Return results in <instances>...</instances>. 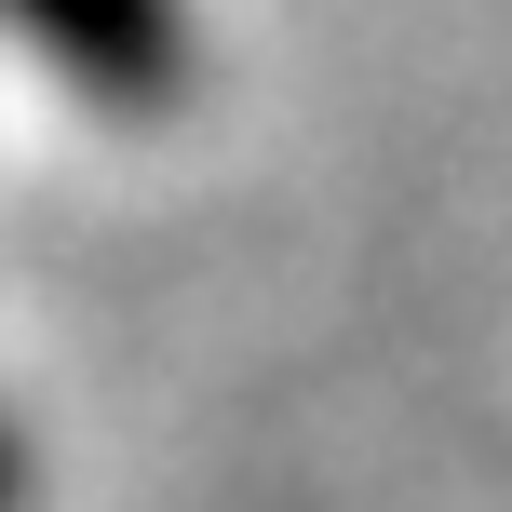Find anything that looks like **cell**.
Wrapping results in <instances>:
<instances>
[{"label":"cell","instance_id":"cell-1","mask_svg":"<svg viewBox=\"0 0 512 512\" xmlns=\"http://www.w3.org/2000/svg\"><path fill=\"white\" fill-rule=\"evenodd\" d=\"M41 14V41L68 54V68L95 81H149L162 68V0H27Z\"/></svg>","mask_w":512,"mask_h":512}]
</instances>
